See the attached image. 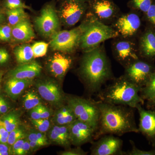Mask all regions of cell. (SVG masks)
<instances>
[{
	"mask_svg": "<svg viewBox=\"0 0 155 155\" xmlns=\"http://www.w3.org/2000/svg\"><path fill=\"white\" fill-rule=\"evenodd\" d=\"M100 118L94 139L106 134L122 136L128 133H139L136 123L134 108L122 105L98 101Z\"/></svg>",
	"mask_w": 155,
	"mask_h": 155,
	"instance_id": "1",
	"label": "cell"
},
{
	"mask_svg": "<svg viewBox=\"0 0 155 155\" xmlns=\"http://www.w3.org/2000/svg\"><path fill=\"white\" fill-rule=\"evenodd\" d=\"M80 72L90 92L98 93L111 76L110 68L104 51L97 47L87 51L81 61Z\"/></svg>",
	"mask_w": 155,
	"mask_h": 155,
	"instance_id": "2",
	"label": "cell"
},
{
	"mask_svg": "<svg viewBox=\"0 0 155 155\" xmlns=\"http://www.w3.org/2000/svg\"><path fill=\"white\" fill-rule=\"evenodd\" d=\"M125 76L114 81L98 92L101 101L112 104L122 105L136 109L143 104L144 100L140 95L141 89Z\"/></svg>",
	"mask_w": 155,
	"mask_h": 155,
	"instance_id": "3",
	"label": "cell"
},
{
	"mask_svg": "<svg viewBox=\"0 0 155 155\" xmlns=\"http://www.w3.org/2000/svg\"><path fill=\"white\" fill-rule=\"evenodd\" d=\"M118 35L119 32L112 27L94 19L84 24L79 44L82 49L88 51L97 47L105 41Z\"/></svg>",
	"mask_w": 155,
	"mask_h": 155,
	"instance_id": "4",
	"label": "cell"
},
{
	"mask_svg": "<svg viewBox=\"0 0 155 155\" xmlns=\"http://www.w3.org/2000/svg\"><path fill=\"white\" fill-rule=\"evenodd\" d=\"M66 101L76 119L90 125L96 133L98 129L100 118L98 101L77 96L68 97Z\"/></svg>",
	"mask_w": 155,
	"mask_h": 155,
	"instance_id": "5",
	"label": "cell"
},
{
	"mask_svg": "<svg viewBox=\"0 0 155 155\" xmlns=\"http://www.w3.org/2000/svg\"><path fill=\"white\" fill-rule=\"evenodd\" d=\"M84 24L70 30L58 31L51 36L50 47L53 50L62 52L73 51L80 43Z\"/></svg>",
	"mask_w": 155,
	"mask_h": 155,
	"instance_id": "6",
	"label": "cell"
},
{
	"mask_svg": "<svg viewBox=\"0 0 155 155\" xmlns=\"http://www.w3.org/2000/svg\"><path fill=\"white\" fill-rule=\"evenodd\" d=\"M35 23L38 30L44 36H51L58 31L60 19L54 6L52 4L45 6L39 16L35 18Z\"/></svg>",
	"mask_w": 155,
	"mask_h": 155,
	"instance_id": "7",
	"label": "cell"
},
{
	"mask_svg": "<svg viewBox=\"0 0 155 155\" xmlns=\"http://www.w3.org/2000/svg\"><path fill=\"white\" fill-rule=\"evenodd\" d=\"M122 146L123 141L121 139L113 134H106L93 143L91 155H125V152L122 151Z\"/></svg>",
	"mask_w": 155,
	"mask_h": 155,
	"instance_id": "8",
	"label": "cell"
},
{
	"mask_svg": "<svg viewBox=\"0 0 155 155\" xmlns=\"http://www.w3.org/2000/svg\"><path fill=\"white\" fill-rule=\"evenodd\" d=\"M36 87L40 96L53 106L61 107L66 100L61 87L54 81H41Z\"/></svg>",
	"mask_w": 155,
	"mask_h": 155,
	"instance_id": "9",
	"label": "cell"
},
{
	"mask_svg": "<svg viewBox=\"0 0 155 155\" xmlns=\"http://www.w3.org/2000/svg\"><path fill=\"white\" fill-rule=\"evenodd\" d=\"M85 7L81 1L66 0L59 11V16L62 22L68 26L76 24L83 16Z\"/></svg>",
	"mask_w": 155,
	"mask_h": 155,
	"instance_id": "10",
	"label": "cell"
},
{
	"mask_svg": "<svg viewBox=\"0 0 155 155\" xmlns=\"http://www.w3.org/2000/svg\"><path fill=\"white\" fill-rule=\"evenodd\" d=\"M69 136L72 145L79 147L94 139L96 132L85 122L76 119L69 125Z\"/></svg>",
	"mask_w": 155,
	"mask_h": 155,
	"instance_id": "11",
	"label": "cell"
},
{
	"mask_svg": "<svg viewBox=\"0 0 155 155\" xmlns=\"http://www.w3.org/2000/svg\"><path fill=\"white\" fill-rule=\"evenodd\" d=\"M152 72L150 65L144 61L137 60L126 67L125 76L142 88L145 85Z\"/></svg>",
	"mask_w": 155,
	"mask_h": 155,
	"instance_id": "12",
	"label": "cell"
},
{
	"mask_svg": "<svg viewBox=\"0 0 155 155\" xmlns=\"http://www.w3.org/2000/svg\"><path fill=\"white\" fill-rule=\"evenodd\" d=\"M139 114V132H140L150 144L155 146V110H147L139 104L136 108Z\"/></svg>",
	"mask_w": 155,
	"mask_h": 155,
	"instance_id": "13",
	"label": "cell"
},
{
	"mask_svg": "<svg viewBox=\"0 0 155 155\" xmlns=\"http://www.w3.org/2000/svg\"><path fill=\"white\" fill-rule=\"evenodd\" d=\"M72 63L71 58L58 52L54 53L49 59L48 69L54 77L61 79L70 69Z\"/></svg>",
	"mask_w": 155,
	"mask_h": 155,
	"instance_id": "14",
	"label": "cell"
},
{
	"mask_svg": "<svg viewBox=\"0 0 155 155\" xmlns=\"http://www.w3.org/2000/svg\"><path fill=\"white\" fill-rule=\"evenodd\" d=\"M140 19L138 15L130 13L123 15L117 20L116 23L118 31L125 37L133 35L140 26Z\"/></svg>",
	"mask_w": 155,
	"mask_h": 155,
	"instance_id": "15",
	"label": "cell"
},
{
	"mask_svg": "<svg viewBox=\"0 0 155 155\" xmlns=\"http://www.w3.org/2000/svg\"><path fill=\"white\" fill-rule=\"evenodd\" d=\"M42 67L36 62H31L20 64L19 66L10 71L8 77L19 79H33L40 74Z\"/></svg>",
	"mask_w": 155,
	"mask_h": 155,
	"instance_id": "16",
	"label": "cell"
},
{
	"mask_svg": "<svg viewBox=\"0 0 155 155\" xmlns=\"http://www.w3.org/2000/svg\"><path fill=\"white\" fill-rule=\"evenodd\" d=\"M32 83V79L8 77L5 84V92L12 99L16 100Z\"/></svg>",
	"mask_w": 155,
	"mask_h": 155,
	"instance_id": "17",
	"label": "cell"
},
{
	"mask_svg": "<svg viewBox=\"0 0 155 155\" xmlns=\"http://www.w3.org/2000/svg\"><path fill=\"white\" fill-rule=\"evenodd\" d=\"M117 59L127 67L138 58L134 50L133 44L128 41H120L115 47Z\"/></svg>",
	"mask_w": 155,
	"mask_h": 155,
	"instance_id": "18",
	"label": "cell"
},
{
	"mask_svg": "<svg viewBox=\"0 0 155 155\" xmlns=\"http://www.w3.org/2000/svg\"><path fill=\"white\" fill-rule=\"evenodd\" d=\"M12 38L18 42L29 41L35 36L32 25L28 19L12 26Z\"/></svg>",
	"mask_w": 155,
	"mask_h": 155,
	"instance_id": "19",
	"label": "cell"
},
{
	"mask_svg": "<svg viewBox=\"0 0 155 155\" xmlns=\"http://www.w3.org/2000/svg\"><path fill=\"white\" fill-rule=\"evenodd\" d=\"M48 137L56 144L69 148L72 145L69 136V125H56L50 129Z\"/></svg>",
	"mask_w": 155,
	"mask_h": 155,
	"instance_id": "20",
	"label": "cell"
},
{
	"mask_svg": "<svg viewBox=\"0 0 155 155\" xmlns=\"http://www.w3.org/2000/svg\"><path fill=\"white\" fill-rule=\"evenodd\" d=\"M142 54L145 58H155V33L148 31L141 38L140 43Z\"/></svg>",
	"mask_w": 155,
	"mask_h": 155,
	"instance_id": "21",
	"label": "cell"
},
{
	"mask_svg": "<svg viewBox=\"0 0 155 155\" xmlns=\"http://www.w3.org/2000/svg\"><path fill=\"white\" fill-rule=\"evenodd\" d=\"M93 9L98 17L103 19H109L114 16L115 8L108 0H100L94 4Z\"/></svg>",
	"mask_w": 155,
	"mask_h": 155,
	"instance_id": "22",
	"label": "cell"
},
{
	"mask_svg": "<svg viewBox=\"0 0 155 155\" xmlns=\"http://www.w3.org/2000/svg\"><path fill=\"white\" fill-rule=\"evenodd\" d=\"M14 54L17 62L20 64L29 63L34 58L31 46L29 45L17 47L14 50Z\"/></svg>",
	"mask_w": 155,
	"mask_h": 155,
	"instance_id": "23",
	"label": "cell"
},
{
	"mask_svg": "<svg viewBox=\"0 0 155 155\" xmlns=\"http://www.w3.org/2000/svg\"><path fill=\"white\" fill-rule=\"evenodd\" d=\"M1 120L6 130L10 133L19 126L20 115L17 111H11L4 114Z\"/></svg>",
	"mask_w": 155,
	"mask_h": 155,
	"instance_id": "24",
	"label": "cell"
},
{
	"mask_svg": "<svg viewBox=\"0 0 155 155\" xmlns=\"http://www.w3.org/2000/svg\"><path fill=\"white\" fill-rule=\"evenodd\" d=\"M140 95L143 100L147 101L155 97V72L151 74L145 85L142 87Z\"/></svg>",
	"mask_w": 155,
	"mask_h": 155,
	"instance_id": "25",
	"label": "cell"
},
{
	"mask_svg": "<svg viewBox=\"0 0 155 155\" xmlns=\"http://www.w3.org/2000/svg\"><path fill=\"white\" fill-rule=\"evenodd\" d=\"M6 14L9 24L11 26L16 25L22 20L28 19V15L25 13L24 9L21 8L7 10Z\"/></svg>",
	"mask_w": 155,
	"mask_h": 155,
	"instance_id": "26",
	"label": "cell"
},
{
	"mask_svg": "<svg viewBox=\"0 0 155 155\" xmlns=\"http://www.w3.org/2000/svg\"><path fill=\"white\" fill-rule=\"evenodd\" d=\"M41 104L40 97L35 91H28L23 97V106L26 110H31Z\"/></svg>",
	"mask_w": 155,
	"mask_h": 155,
	"instance_id": "27",
	"label": "cell"
},
{
	"mask_svg": "<svg viewBox=\"0 0 155 155\" xmlns=\"http://www.w3.org/2000/svg\"><path fill=\"white\" fill-rule=\"evenodd\" d=\"M26 136L29 141L38 143L43 147L47 145L48 143L47 137L45 133L37 130H31Z\"/></svg>",
	"mask_w": 155,
	"mask_h": 155,
	"instance_id": "28",
	"label": "cell"
},
{
	"mask_svg": "<svg viewBox=\"0 0 155 155\" xmlns=\"http://www.w3.org/2000/svg\"><path fill=\"white\" fill-rule=\"evenodd\" d=\"M27 134L25 132L24 128L19 126L9 133L8 144L10 146H12L17 140L25 138Z\"/></svg>",
	"mask_w": 155,
	"mask_h": 155,
	"instance_id": "29",
	"label": "cell"
},
{
	"mask_svg": "<svg viewBox=\"0 0 155 155\" xmlns=\"http://www.w3.org/2000/svg\"><path fill=\"white\" fill-rule=\"evenodd\" d=\"M49 44L45 42H37L31 46L34 58H41L47 52Z\"/></svg>",
	"mask_w": 155,
	"mask_h": 155,
	"instance_id": "30",
	"label": "cell"
},
{
	"mask_svg": "<svg viewBox=\"0 0 155 155\" xmlns=\"http://www.w3.org/2000/svg\"><path fill=\"white\" fill-rule=\"evenodd\" d=\"M31 121L35 129L41 132L45 133L49 129L50 122L48 119H31Z\"/></svg>",
	"mask_w": 155,
	"mask_h": 155,
	"instance_id": "31",
	"label": "cell"
},
{
	"mask_svg": "<svg viewBox=\"0 0 155 155\" xmlns=\"http://www.w3.org/2000/svg\"><path fill=\"white\" fill-rule=\"evenodd\" d=\"M4 6L8 10H12L20 8L28 10L31 9L30 7L26 5L21 0H5L4 3Z\"/></svg>",
	"mask_w": 155,
	"mask_h": 155,
	"instance_id": "32",
	"label": "cell"
},
{
	"mask_svg": "<svg viewBox=\"0 0 155 155\" xmlns=\"http://www.w3.org/2000/svg\"><path fill=\"white\" fill-rule=\"evenodd\" d=\"M130 144L132 147L131 149L127 152H125V155H155V150H144L139 149L136 146L134 142L130 140Z\"/></svg>",
	"mask_w": 155,
	"mask_h": 155,
	"instance_id": "33",
	"label": "cell"
},
{
	"mask_svg": "<svg viewBox=\"0 0 155 155\" xmlns=\"http://www.w3.org/2000/svg\"><path fill=\"white\" fill-rule=\"evenodd\" d=\"M12 38V26L9 25L0 26V41H10Z\"/></svg>",
	"mask_w": 155,
	"mask_h": 155,
	"instance_id": "34",
	"label": "cell"
},
{
	"mask_svg": "<svg viewBox=\"0 0 155 155\" xmlns=\"http://www.w3.org/2000/svg\"><path fill=\"white\" fill-rule=\"evenodd\" d=\"M133 2L136 8L145 13L152 5L151 0H133Z\"/></svg>",
	"mask_w": 155,
	"mask_h": 155,
	"instance_id": "35",
	"label": "cell"
},
{
	"mask_svg": "<svg viewBox=\"0 0 155 155\" xmlns=\"http://www.w3.org/2000/svg\"><path fill=\"white\" fill-rule=\"evenodd\" d=\"M25 138L16 141L11 147V153L12 154L15 155H20V152Z\"/></svg>",
	"mask_w": 155,
	"mask_h": 155,
	"instance_id": "36",
	"label": "cell"
},
{
	"mask_svg": "<svg viewBox=\"0 0 155 155\" xmlns=\"http://www.w3.org/2000/svg\"><path fill=\"white\" fill-rule=\"evenodd\" d=\"M87 154L86 152L79 147L76 148L67 150L61 153V155H85Z\"/></svg>",
	"mask_w": 155,
	"mask_h": 155,
	"instance_id": "37",
	"label": "cell"
},
{
	"mask_svg": "<svg viewBox=\"0 0 155 155\" xmlns=\"http://www.w3.org/2000/svg\"><path fill=\"white\" fill-rule=\"evenodd\" d=\"M39 112L40 114L41 119H48L51 115V112L48 108L40 104L38 106Z\"/></svg>",
	"mask_w": 155,
	"mask_h": 155,
	"instance_id": "38",
	"label": "cell"
},
{
	"mask_svg": "<svg viewBox=\"0 0 155 155\" xmlns=\"http://www.w3.org/2000/svg\"><path fill=\"white\" fill-rule=\"evenodd\" d=\"M9 132L2 125L0 126V143H8V137Z\"/></svg>",
	"mask_w": 155,
	"mask_h": 155,
	"instance_id": "39",
	"label": "cell"
},
{
	"mask_svg": "<svg viewBox=\"0 0 155 155\" xmlns=\"http://www.w3.org/2000/svg\"><path fill=\"white\" fill-rule=\"evenodd\" d=\"M10 59L8 51L5 49L0 48V65H3L7 64Z\"/></svg>",
	"mask_w": 155,
	"mask_h": 155,
	"instance_id": "40",
	"label": "cell"
},
{
	"mask_svg": "<svg viewBox=\"0 0 155 155\" xmlns=\"http://www.w3.org/2000/svg\"><path fill=\"white\" fill-rule=\"evenodd\" d=\"M147 16L150 22L155 25V5H152L146 12Z\"/></svg>",
	"mask_w": 155,
	"mask_h": 155,
	"instance_id": "41",
	"label": "cell"
},
{
	"mask_svg": "<svg viewBox=\"0 0 155 155\" xmlns=\"http://www.w3.org/2000/svg\"><path fill=\"white\" fill-rule=\"evenodd\" d=\"M8 143H0V155L12 154L11 147Z\"/></svg>",
	"mask_w": 155,
	"mask_h": 155,
	"instance_id": "42",
	"label": "cell"
},
{
	"mask_svg": "<svg viewBox=\"0 0 155 155\" xmlns=\"http://www.w3.org/2000/svg\"><path fill=\"white\" fill-rule=\"evenodd\" d=\"M9 109L8 104L5 100L2 97L0 104V115H4L8 113Z\"/></svg>",
	"mask_w": 155,
	"mask_h": 155,
	"instance_id": "43",
	"label": "cell"
},
{
	"mask_svg": "<svg viewBox=\"0 0 155 155\" xmlns=\"http://www.w3.org/2000/svg\"><path fill=\"white\" fill-rule=\"evenodd\" d=\"M31 147L29 144V140L25 138V141L22 146V149L20 152V155H25L27 154L31 150Z\"/></svg>",
	"mask_w": 155,
	"mask_h": 155,
	"instance_id": "44",
	"label": "cell"
},
{
	"mask_svg": "<svg viewBox=\"0 0 155 155\" xmlns=\"http://www.w3.org/2000/svg\"><path fill=\"white\" fill-rule=\"evenodd\" d=\"M30 116L32 119H41L40 114L39 112L38 106L30 110Z\"/></svg>",
	"mask_w": 155,
	"mask_h": 155,
	"instance_id": "45",
	"label": "cell"
},
{
	"mask_svg": "<svg viewBox=\"0 0 155 155\" xmlns=\"http://www.w3.org/2000/svg\"><path fill=\"white\" fill-rule=\"evenodd\" d=\"M29 144H30L31 147V150H38L39 148L43 147L42 145L37 142H35L29 141Z\"/></svg>",
	"mask_w": 155,
	"mask_h": 155,
	"instance_id": "46",
	"label": "cell"
},
{
	"mask_svg": "<svg viewBox=\"0 0 155 155\" xmlns=\"http://www.w3.org/2000/svg\"><path fill=\"white\" fill-rule=\"evenodd\" d=\"M147 102V106L149 107H155V97L152 99L149 100Z\"/></svg>",
	"mask_w": 155,
	"mask_h": 155,
	"instance_id": "47",
	"label": "cell"
},
{
	"mask_svg": "<svg viewBox=\"0 0 155 155\" xmlns=\"http://www.w3.org/2000/svg\"><path fill=\"white\" fill-rule=\"evenodd\" d=\"M4 19H5V17H4V15H3L1 11V9H0V23L3 22Z\"/></svg>",
	"mask_w": 155,
	"mask_h": 155,
	"instance_id": "48",
	"label": "cell"
},
{
	"mask_svg": "<svg viewBox=\"0 0 155 155\" xmlns=\"http://www.w3.org/2000/svg\"><path fill=\"white\" fill-rule=\"evenodd\" d=\"M3 75H4V72L3 71H0V88H1V82L2 79Z\"/></svg>",
	"mask_w": 155,
	"mask_h": 155,
	"instance_id": "49",
	"label": "cell"
},
{
	"mask_svg": "<svg viewBox=\"0 0 155 155\" xmlns=\"http://www.w3.org/2000/svg\"><path fill=\"white\" fill-rule=\"evenodd\" d=\"M2 125V122L1 119H0V126H1Z\"/></svg>",
	"mask_w": 155,
	"mask_h": 155,
	"instance_id": "50",
	"label": "cell"
},
{
	"mask_svg": "<svg viewBox=\"0 0 155 155\" xmlns=\"http://www.w3.org/2000/svg\"><path fill=\"white\" fill-rule=\"evenodd\" d=\"M2 97H0V104H1V99H2Z\"/></svg>",
	"mask_w": 155,
	"mask_h": 155,
	"instance_id": "51",
	"label": "cell"
},
{
	"mask_svg": "<svg viewBox=\"0 0 155 155\" xmlns=\"http://www.w3.org/2000/svg\"><path fill=\"white\" fill-rule=\"evenodd\" d=\"M78 1H82V0H78Z\"/></svg>",
	"mask_w": 155,
	"mask_h": 155,
	"instance_id": "52",
	"label": "cell"
}]
</instances>
